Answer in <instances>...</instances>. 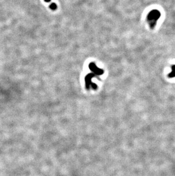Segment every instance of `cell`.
<instances>
[{
    "mask_svg": "<svg viewBox=\"0 0 175 176\" xmlns=\"http://www.w3.org/2000/svg\"><path fill=\"white\" fill-rule=\"evenodd\" d=\"M56 8H57V6L55 3H52V4H51V5H50V8L52 9V10H55V9H56Z\"/></svg>",
    "mask_w": 175,
    "mask_h": 176,
    "instance_id": "3957f363",
    "label": "cell"
},
{
    "mask_svg": "<svg viewBox=\"0 0 175 176\" xmlns=\"http://www.w3.org/2000/svg\"><path fill=\"white\" fill-rule=\"evenodd\" d=\"M44 1H45V2H50V1H51V0H44Z\"/></svg>",
    "mask_w": 175,
    "mask_h": 176,
    "instance_id": "277c9868",
    "label": "cell"
},
{
    "mask_svg": "<svg viewBox=\"0 0 175 176\" xmlns=\"http://www.w3.org/2000/svg\"><path fill=\"white\" fill-rule=\"evenodd\" d=\"M172 71L171 73L168 74V77L169 78H175V65H173L171 67Z\"/></svg>",
    "mask_w": 175,
    "mask_h": 176,
    "instance_id": "7a4b0ae2",
    "label": "cell"
},
{
    "mask_svg": "<svg viewBox=\"0 0 175 176\" xmlns=\"http://www.w3.org/2000/svg\"><path fill=\"white\" fill-rule=\"evenodd\" d=\"M161 16V13L157 10H152L148 13L147 16V21L151 29H153L156 25L157 22Z\"/></svg>",
    "mask_w": 175,
    "mask_h": 176,
    "instance_id": "6da1fadb",
    "label": "cell"
}]
</instances>
